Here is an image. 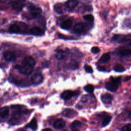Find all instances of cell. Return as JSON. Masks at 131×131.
I'll use <instances>...</instances> for the list:
<instances>
[{
  "mask_svg": "<svg viewBox=\"0 0 131 131\" xmlns=\"http://www.w3.org/2000/svg\"><path fill=\"white\" fill-rule=\"evenodd\" d=\"M11 109L13 110V112L12 114L11 118L10 120V123L12 125H16V123L21 119L23 114L28 113V110L25 109V108L23 106L19 105L12 106Z\"/></svg>",
  "mask_w": 131,
  "mask_h": 131,
  "instance_id": "1",
  "label": "cell"
},
{
  "mask_svg": "<svg viewBox=\"0 0 131 131\" xmlns=\"http://www.w3.org/2000/svg\"><path fill=\"white\" fill-rule=\"evenodd\" d=\"M121 79H122V77L110 78V81L106 84V88L111 92H116L118 89L119 86L120 85Z\"/></svg>",
  "mask_w": 131,
  "mask_h": 131,
  "instance_id": "2",
  "label": "cell"
},
{
  "mask_svg": "<svg viewBox=\"0 0 131 131\" xmlns=\"http://www.w3.org/2000/svg\"><path fill=\"white\" fill-rule=\"evenodd\" d=\"M29 12L25 17L29 19H31L38 17L42 13V9L33 5H30L28 7Z\"/></svg>",
  "mask_w": 131,
  "mask_h": 131,
  "instance_id": "3",
  "label": "cell"
},
{
  "mask_svg": "<svg viewBox=\"0 0 131 131\" xmlns=\"http://www.w3.org/2000/svg\"><path fill=\"white\" fill-rule=\"evenodd\" d=\"M15 68L20 73L27 75H30L33 71V67L24 63L22 65H16Z\"/></svg>",
  "mask_w": 131,
  "mask_h": 131,
  "instance_id": "4",
  "label": "cell"
},
{
  "mask_svg": "<svg viewBox=\"0 0 131 131\" xmlns=\"http://www.w3.org/2000/svg\"><path fill=\"white\" fill-rule=\"evenodd\" d=\"M113 41L117 42L119 43H124L131 41V34L120 35L116 34L113 36L112 38Z\"/></svg>",
  "mask_w": 131,
  "mask_h": 131,
  "instance_id": "5",
  "label": "cell"
},
{
  "mask_svg": "<svg viewBox=\"0 0 131 131\" xmlns=\"http://www.w3.org/2000/svg\"><path fill=\"white\" fill-rule=\"evenodd\" d=\"M26 4V0H13L11 2L12 8L15 11H20Z\"/></svg>",
  "mask_w": 131,
  "mask_h": 131,
  "instance_id": "6",
  "label": "cell"
},
{
  "mask_svg": "<svg viewBox=\"0 0 131 131\" xmlns=\"http://www.w3.org/2000/svg\"><path fill=\"white\" fill-rule=\"evenodd\" d=\"M79 92L78 91H72L70 90H66L64 91L60 95V97L65 100H68L73 97L78 95Z\"/></svg>",
  "mask_w": 131,
  "mask_h": 131,
  "instance_id": "7",
  "label": "cell"
},
{
  "mask_svg": "<svg viewBox=\"0 0 131 131\" xmlns=\"http://www.w3.org/2000/svg\"><path fill=\"white\" fill-rule=\"evenodd\" d=\"M44 79V77L42 74L35 73L32 75L31 81L34 86H37L43 83Z\"/></svg>",
  "mask_w": 131,
  "mask_h": 131,
  "instance_id": "8",
  "label": "cell"
},
{
  "mask_svg": "<svg viewBox=\"0 0 131 131\" xmlns=\"http://www.w3.org/2000/svg\"><path fill=\"white\" fill-rule=\"evenodd\" d=\"M77 114V112L72 109H65L62 112V115L64 117L68 118H73L76 117Z\"/></svg>",
  "mask_w": 131,
  "mask_h": 131,
  "instance_id": "9",
  "label": "cell"
},
{
  "mask_svg": "<svg viewBox=\"0 0 131 131\" xmlns=\"http://www.w3.org/2000/svg\"><path fill=\"white\" fill-rule=\"evenodd\" d=\"M4 59L8 62H13L16 59V56L14 52L11 51H6L3 54Z\"/></svg>",
  "mask_w": 131,
  "mask_h": 131,
  "instance_id": "10",
  "label": "cell"
},
{
  "mask_svg": "<svg viewBox=\"0 0 131 131\" xmlns=\"http://www.w3.org/2000/svg\"><path fill=\"white\" fill-rule=\"evenodd\" d=\"M86 29L85 24L80 22L77 23L73 28V31L75 33H82L85 31Z\"/></svg>",
  "mask_w": 131,
  "mask_h": 131,
  "instance_id": "11",
  "label": "cell"
},
{
  "mask_svg": "<svg viewBox=\"0 0 131 131\" xmlns=\"http://www.w3.org/2000/svg\"><path fill=\"white\" fill-rule=\"evenodd\" d=\"M117 53L119 55L123 57L131 56V49L121 47L118 50Z\"/></svg>",
  "mask_w": 131,
  "mask_h": 131,
  "instance_id": "12",
  "label": "cell"
},
{
  "mask_svg": "<svg viewBox=\"0 0 131 131\" xmlns=\"http://www.w3.org/2000/svg\"><path fill=\"white\" fill-rule=\"evenodd\" d=\"M30 33L35 36H42L44 34V31L39 27L34 26L30 29Z\"/></svg>",
  "mask_w": 131,
  "mask_h": 131,
  "instance_id": "13",
  "label": "cell"
},
{
  "mask_svg": "<svg viewBox=\"0 0 131 131\" xmlns=\"http://www.w3.org/2000/svg\"><path fill=\"white\" fill-rule=\"evenodd\" d=\"M66 125V122L63 119H57L53 124V128L57 130L63 129Z\"/></svg>",
  "mask_w": 131,
  "mask_h": 131,
  "instance_id": "14",
  "label": "cell"
},
{
  "mask_svg": "<svg viewBox=\"0 0 131 131\" xmlns=\"http://www.w3.org/2000/svg\"><path fill=\"white\" fill-rule=\"evenodd\" d=\"M8 31L10 33H18L21 32V28L16 24H13L10 26Z\"/></svg>",
  "mask_w": 131,
  "mask_h": 131,
  "instance_id": "15",
  "label": "cell"
},
{
  "mask_svg": "<svg viewBox=\"0 0 131 131\" xmlns=\"http://www.w3.org/2000/svg\"><path fill=\"white\" fill-rule=\"evenodd\" d=\"M101 100L103 103L105 104H110L111 103L112 101L113 97L111 94L106 93L105 94H103L101 96Z\"/></svg>",
  "mask_w": 131,
  "mask_h": 131,
  "instance_id": "16",
  "label": "cell"
},
{
  "mask_svg": "<svg viewBox=\"0 0 131 131\" xmlns=\"http://www.w3.org/2000/svg\"><path fill=\"white\" fill-rule=\"evenodd\" d=\"M72 21L70 19H67L60 24V27L62 29L65 30H69L71 28L72 25Z\"/></svg>",
  "mask_w": 131,
  "mask_h": 131,
  "instance_id": "17",
  "label": "cell"
},
{
  "mask_svg": "<svg viewBox=\"0 0 131 131\" xmlns=\"http://www.w3.org/2000/svg\"><path fill=\"white\" fill-rule=\"evenodd\" d=\"M77 5H78L77 0H68L65 4L66 7L70 10H72L74 9L77 6Z\"/></svg>",
  "mask_w": 131,
  "mask_h": 131,
  "instance_id": "18",
  "label": "cell"
},
{
  "mask_svg": "<svg viewBox=\"0 0 131 131\" xmlns=\"http://www.w3.org/2000/svg\"><path fill=\"white\" fill-rule=\"evenodd\" d=\"M9 110L8 107H4L1 109L0 117L1 119H6L9 115Z\"/></svg>",
  "mask_w": 131,
  "mask_h": 131,
  "instance_id": "19",
  "label": "cell"
},
{
  "mask_svg": "<svg viewBox=\"0 0 131 131\" xmlns=\"http://www.w3.org/2000/svg\"><path fill=\"white\" fill-rule=\"evenodd\" d=\"M23 63L29 65L32 67H34L36 65V62L34 59L31 56H27L23 60Z\"/></svg>",
  "mask_w": 131,
  "mask_h": 131,
  "instance_id": "20",
  "label": "cell"
},
{
  "mask_svg": "<svg viewBox=\"0 0 131 131\" xmlns=\"http://www.w3.org/2000/svg\"><path fill=\"white\" fill-rule=\"evenodd\" d=\"M67 53L66 51H64L63 50H58L55 55V58L58 60L63 59L67 55Z\"/></svg>",
  "mask_w": 131,
  "mask_h": 131,
  "instance_id": "21",
  "label": "cell"
},
{
  "mask_svg": "<svg viewBox=\"0 0 131 131\" xmlns=\"http://www.w3.org/2000/svg\"><path fill=\"white\" fill-rule=\"evenodd\" d=\"M25 128L31 129L33 131H35L37 128V124L36 120L35 118L32 119L31 122L25 126Z\"/></svg>",
  "mask_w": 131,
  "mask_h": 131,
  "instance_id": "22",
  "label": "cell"
},
{
  "mask_svg": "<svg viewBox=\"0 0 131 131\" xmlns=\"http://www.w3.org/2000/svg\"><path fill=\"white\" fill-rule=\"evenodd\" d=\"M82 123L78 120H75L71 124L70 126L71 130H77L82 126Z\"/></svg>",
  "mask_w": 131,
  "mask_h": 131,
  "instance_id": "23",
  "label": "cell"
},
{
  "mask_svg": "<svg viewBox=\"0 0 131 131\" xmlns=\"http://www.w3.org/2000/svg\"><path fill=\"white\" fill-rule=\"evenodd\" d=\"M110 58H111V56L109 53H105L101 56V57L100 58L99 62L100 63H108L110 60Z\"/></svg>",
  "mask_w": 131,
  "mask_h": 131,
  "instance_id": "24",
  "label": "cell"
},
{
  "mask_svg": "<svg viewBox=\"0 0 131 131\" xmlns=\"http://www.w3.org/2000/svg\"><path fill=\"white\" fill-rule=\"evenodd\" d=\"M54 11L58 14H62L63 13V10L62 8V5L60 3H57L54 6Z\"/></svg>",
  "mask_w": 131,
  "mask_h": 131,
  "instance_id": "25",
  "label": "cell"
},
{
  "mask_svg": "<svg viewBox=\"0 0 131 131\" xmlns=\"http://www.w3.org/2000/svg\"><path fill=\"white\" fill-rule=\"evenodd\" d=\"M112 120V117L110 116V115H108L106 116L104 118V120L103 121V123H102V127H105L106 126H108L109 123H110L111 121Z\"/></svg>",
  "mask_w": 131,
  "mask_h": 131,
  "instance_id": "26",
  "label": "cell"
},
{
  "mask_svg": "<svg viewBox=\"0 0 131 131\" xmlns=\"http://www.w3.org/2000/svg\"><path fill=\"white\" fill-rule=\"evenodd\" d=\"M113 69L115 71L117 72H123L125 71V68H124V67L120 64L116 65L114 67Z\"/></svg>",
  "mask_w": 131,
  "mask_h": 131,
  "instance_id": "27",
  "label": "cell"
},
{
  "mask_svg": "<svg viewBox=\"0 0 131 131\" xmlns=\"http://www.w3.org/2000/svg\"><path fill=\"white\" fill-rule=\"evenodd\" d=\"M86 92L89 93H92L94 92V87L92 85H87L84 88Z\"/></svg>",
  "mask_w": 131,
  "mask_h": 131,
  "instance_id": "28",
  "label": "cell"
},
{
  "mask_svg": "<svg viewBox=\"0 0 131 131\" xmlns=\"http://www.w3.org/2000/svg\"><path fill=\"white\" fill-rule=\"evenodd\" d=\"M83 18L86 21L89 22H93L94 19V17L92 14H87L83 16Z\"/></svg>",
  "mask_w": 131,
  "mask_h": 131,
  "instance_id": "29",
  "label": "cell"
},
{
  "mask_svg": "<svg viewBox=\"0 0 131 131\" xmlns=\"http://www.w3.org/2000/svg\"><path fill=\"white\" fill-rule=\"evenodd\" d=\"M84 69L85 70V71H86V72H87L88 73L91 74L93 72V69L90 66H89L88 65H86L84 66Z\"/></svg>",
  "mask_w": 131,
  "mask_h": 131,
  "instance_id": "30",
  "label": "cell"
},
{
  "mask_svg": "<svg viewBox=\"0 0 131 131\" xmlns=\"http://www.w3.org/2000/svg\"><path fill=\"white\" fill-rule=\"evenodd\" d=\"M58 37L60 38H62L63 39H66V40H71V39H74L75 38L74 37H72L71 36H65L63 34H58Z\"/></svg>",
  "mask_w": 131,
  "mask_h": 131,
  "instance_id": "31",
  "label": "cell"
},
{
  "mask_svg": "<svg viewBox=\"0 0 131 131\" xmlns=\"http://www.w3.org/2000/svg\"><path fill=\"white\" fill-rule=\"evenodd\" d=\"M123 131H131V124L125 125L122 129Z\"/></svg>",
  "mask_w": 131,
  "mask_h": 131,
  "instance_id": "32",
  "label": "cell"
},
{
  "mask_svg": "<svg viewBox=\"0 0 131 131\" xmlns=\"http://www.w3.org/2000/svg\"><path fill=\"white\" fill-rule=\"evenodd\" d=\"M78 68V64L76 62H75V61L72 62L71 64H70V68L73 69V70H75L77 69Z\"/></svg>",
  "mask_w": 131,
  "mask_h": 131,
  "instance_id": "33",
  "label": "cell"
},
{
  "mask_svg": "<svg viewBox=\"0 0 131 131\" xmlns=\"http://www.w3.org/2000/svg\"><path fill=\"white\" fill-rule=\"evenodd\" d=\"M100 49L97 47H94L91 49V52L93 54H97L100 52Z\"/></svg>",
  "mask_w": 131,
  "mask_h": 131,
  "instance_id": "34",
  "label": "cell"
},
{
  "mask_svg": "<svg viewBox=\"0 0 131 131\" xmlns=\"http://www.w3.org/2000/svg\"><path fill=\"white\" fill-rule=\"evenodd\" d=\"M97 68L98 71H99L105 72L106 71V68L103 66H98Z\"/></svg>",
  "mask_w": 131,
  "mask_h": 131,
  "instance_id": "35",
  "label": "cell"
},
{
  "mask_svg": "<svg viewBox=\"0 0 131 131\" xmlns=\"http://www.w3.org/2000/svg\"><path fill=\"white\" fill-rule=\"evenodd\" d=\"M87 100H88V98H87L86 96H83L82 98V99H81V101L84 103H85L87 102Z\"/></svg>",
  "mask_w": 131,
  "mask_h": 131,
  "instance_id": "36",
  "label": "cell"
},
{
  "mask_svg": "<svg viewBox=\"0 0 131 131\" xmlns=\"http://www.w3.org/2000/svg\"><path fill=\"white\" fill-rule=\"evenodd\" d=\"M131 76H127V77H126V79L125 80V81H126V82H127V81H128L129 80H130V79H131Z\"/></svg>",
  "mask_w": 131,
  "mask_h": 131,
  "instance_id": "37",
  "label": "cell"
},
{
  "mask_svg": "<svg viewBox=\"0 0 131 131\" xmlns=\"http://www.w3.org/2000/svg\"><path fill=\"white\" fill-rule=\"evenodd\" d=\"M129 118L131 121V111L130 112V113L129 114Z\"/></svg>",
  "mask_w": 131,
  "mask_h": 131,
  "instance_id": "38",
  "label": "cell"
},
{
  "mask_svg": "<svg viewBox=\"0 0 131 131\" xmlns=\"http://www.w3.org/2000/svg\"><path fill=\"white\" fill-rule=\"evenodd\" d=\"M44 130H49V131H51V129H50V128H47V129H44Z\"/></svg>",
  "mask_w": 131,
  "mask_h": 131,
  "instance_id": "39",
  "label": "cell"
},
{
  "mask_svg": "<svg viewBox=\"0 0 131 131\" xmlns=\"http://www.w3.org/2000/svg\"><path fill=\"white\" fill-rule=\"evenodd\" d=\"M130 99H131V97H130Z\"/></svg>",
  "mask_w": 131,
  "mask_h": 131,
  "instance_id": "40",
  "label": "cell"
}]
</instances>
